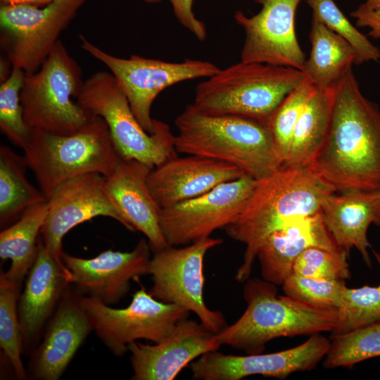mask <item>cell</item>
<instances>
[{
	"mask_svg": "<svg viewBox=\"0 0 380 380\" xmlns=\"http://www.w3.org/2000/svg\"><path fill=\"white\" fill-rule=\"evenodd\" d=\"M310 167L335 192L380 189V108L352 68L336 86L329 129Z\"/></svg>",
	"mask_w": 380,
	"mask_h": 380,
	"instance_id": "1",
	"label": "cell"
},
{
	"mask_svg": "<svg viewBox=\"0 0 380 380\" xmlns=\"http://www.w3.org/2000/svg\"><path fill=\"white\" fill-rule=\"evenodd\" d=\"M334 192L310 167L282 165L256 179L242 211L224 228L229 237L246 246L235 279H249L258 249L269 235L318 213L323 200Z\"/></svg>",
	"mask_w": 380,
	"mask_h": 380,
	"instance_id": "2",
	"label": "cell"
},
{
	"mask_svg": "<svg viewBox=\"0 0 380 380\" xmlns=\"http://www.w3.org/2000/svg\"><path fill=\"white\" fill-rule=\"evenodd\" d=\"M175 123L179 153L232 165L255 179L283 165L267 122L242 115L210 114L191 103Z\"/></svg>",
	"mask_w": 380,
	"mask_h": 380,
	"instance_id": "3",
	"label": "cell"
},
{
	"mask_svg": "<svg viewBox=\"0 0 380 380\" xmlns=\"http://www.w3.org/2000/svg\"><path fill=\"white\" fill-rule=\"evenodd\" d=\"M276 286L264 279L246 281L243 296L247 308L234 324L216 334L221 346L258 354L277 338L332 331L337 324L338 310L317 308L286 295L279 296Z\"/></svg>",
	"mask_w": 380,
	"mask_h": 380,
	"instance_id": "4",
	"label": "cell"
},
{
	"mask_svg": "<svg viewBox=\"0 0 380 380\" xmlns=\"http://www.w3.org/2000/svg\"><path fill=\"white\" fill-rule=\"evenodd\" d=\"M23 150L26 164L46 199L59 184L72 177L87 173L109 175L122 159L107 124L96 115L70 135L30 128Z\"/></svg>",
	"mask_w": 380,
	"mask_h": 380,
	"instance_id": "5",
	"label": "cell"
},
{
	"mask_svg": "<svg viewBox=\"0 0 380 380\" xmlns=\"http://www.w3.org/2000/svg\"><path fill=\"white\" fill-rule=\"evenodd\" d=\"M303 80L302 71L293 68L241 61L198 84L192 104L210 114L267 122L285 96Z\"/></svg>",
	"mask_w": 380,
	"mask_h": 380,
	"instance_id": "6",
	"label": "cell"
},
{
	"mask_svg": "<svg viewBox=\"0 0 380 380\" xmlns=\"http://www.w3.org/2000/svg\"><path fill=\"white\" fill-rule=\"evenodd\" d=\"M84 82L81 68L58 40L37 72L25 73L20 97L27 125L58 135L80 130L94 115L76 101Z\"/></svg>",
	"mask_w": 380,
	"mask_h": 380,
	"instance_id": "7",
	"label": "cell"
},
{
	"mask_svg": "<svg viewBox=\"0 0 380 380\" xmlns=\"http://www.w3.org/2000/svg\"><path fill=\"white\" fill-rule=\"evenodd\" d=\"M76 101L104 120L122 159L135 160L153 169L177 155L175 135L169 125L155 119L153 133L145 131L111 72L100 71L89 77Z\"/></svg>",
	"mask_w": 380,
	"mask_h": 380,
	"instance_id": "8",
	"label": "cell"
},
{
	"mask_svg": "<svg viewBox=\"0 0 380 380\" xmlns=\"http://www.w3.org/2000/svg\"><path fill=\"white\" fill-rule=\"evenodd\" d=\"M81 47L103 63L126 96L132 110L147 132H154L152 104L164 89L184 81L209 77L220 70L214 63L186 59L173 63L133 55L128 58L113 56L80 36Z\"/></svg>",
	"mask_w": 380,
	"mask_h": 380,
	"instance_id": "9",
	"label": "cell"
},
{
	"mask_svg": "<svg viewBox=\"0 0 380 380\" xmlns=\"http://www.w3.org/2000/svg\"><path fill=\"white\" fill-rule=\"evenodd\" d=\"M81 302L93 331L115 356L125 355L128 346L139 339L161 342L190 312L179 305L156 299L144 286L134 293L130 303L124 308H115L82 295Z\"/></svg>",
	"mask_w": 380,
	"mask_h": 380,
	"instance_id": "10",
	"label": "cell"
},
{
	"mask_svg": "<svg viewBox=\"0 0 380 380\" xmlns=\"http://www.w3.org/2000/svg\"><path fill=\"white\" fill-rule=\"evenodd\" d=\"M223 242L207 237L182 248L168 246L153 251L148 265L156 299L194 312L200 322L217 334L227 325L224 315L208 308L203 299V260L206 253Z\"/></svg>",
	"mask_w": 380,
	"mask_h": 380,
	"instance_id": "11",
	"label": "cell"
},
{
	"mask_svg": "<svg viewBox=\"0 0 380 380\" xmlns=\"http://www.w3.org/2000/svg\"><path fill=\"white\" fill-rule=\"evenodd\" d=\"M85 1L53 0L43 8L1 5V44L12 68L37 72Z\"/></svg>",
	"mask_w": 380,
	"mask_h": 380,
	"instance_id": "12",
	"label": "cell"
},
{
	"mask_svg": "<svg viewBox=\"0 0 380 380\" xmlns=\"http://www.w3.org/2000/svg\"><path fill=\"white\" fill-rule=\"evenodd\" d=\"M256 179L248 176L160 210V225L169 246L191 243L225 228L242 211Z\"/></svg>",
	"mask_w": 380,
	"mask_h": 380,
	"instance_id": "13",
	"label": "cell"
},
{
	"mask_svg": "<svg viewBox=\"0 0 380 380\" xmlns=\"http://www.w3.org/2000/svg\"><path fill=\"white\" fill-rule=\"evenodd\" d=\"M301 1L255 0L262 6L257 14L248 17L241 11H236L234 20L245 34L241 61L290 67L302 71L305 54L295 32L296 12Z\"/></svg>",
	"mask_w": 380,
	"mask_h": 380,
	"instance_id": "14",
	"label": "cell"
},
{
	"mask_svg": "<svg viewBox=\"0 0 380 380\" xmlns=\"http://www.w3.org/2000/svg\"><path fill=\"white\" fill-rule=\"evenodd\" d=\"M330 339L319 334L310 335L300 345L284 350L246 355L204 353L192 362V377L203 380H239L251 375L285 379L298 372L310 371L324 360Z\"/></svg>",
	"mask_w": 380,
	"mask_h": 380,
	"instance_id": "15",
	"label": "cell"
},
{
	"mask_svg": "<svg viewBox=\"0 0 380 380\" xmlns=\"http://www.w3.org/2000/svg\"><path fill=\"white\" fill-rule=\"evenodd\" d=\"M104 176L87 173L59 184L47 199L48 213L40 232L48 251L61 264L62 241L75 226L96 217H110L122 225V220L103 189Z\"/></svg>",
	"mask_w": 380,
	"mask_h": 380,
	"instance_id": "16",
	"label": "cell"
},
{
	"mask_svg": "<svg viewBox=\"0 0 380 380\" xmlns=\"http://www.w3.org/2000/svg\"><path fill=\"white\" fill-rule=\"evenodd\" d=\"M151 250L148 240L142 239L131 251L109 249L91 258L63 252V260L80 294L112 305L127 295L132 279L148 274Z\"/></svg>",
	"mask_w": 380,
	"mask_h": 380,
	"instance_id": "17",
	"label": "cell"
},
{
	"mask_svg": "<svg viewBox=\"0 0 380 380\" xmlns=\"http://www.w3.org/2000/svg\"><path fill=\"white\" fill-rule=\"evenodd\" d=\"M221 345L216 334L201 322L188 318L172 334L153 345L134 341L128 346L133 380H173L189 362Z\"/></svg>",
	"mask_w": 380,
	"mask_h": 380,
	"instance_id": "18",
	"label": "cell"
},
{
	"mask_svg": "<svg viewBox=\"0 0 380 380\" xmlns=\"http://www.w3.org/2000/svg\"><path fill=\"white\" fill-rule=\"evenodd\" d=\"M70 284L54 311L42 342L32 353L30 376L37 380H58L77 351L93 331L80 294Z\"/></svg>",
	"mask_w": 380,
	"mask_h": 380,
	"instance_id": "19",
	"label": "cell"
},
{
	"mask_svg": "<svg viewBox=\"0 0 380 380\" xmlns=\"http://www.w3.org/2000/svg\"><path fill=\"white\" fill-rule=\"evenodd\" d=\"M151 168L135 160L122 159L103 177V189L128 230L143 233L153 251L167 244L160 225V208L149 189Z\"/></svg>",
	"mask_w": 380,
	"mask_h": 380,
	"instance_id": "20",
	"label": "cell"
},
{
	"mask_svg": "<svg viewBox=\"0 0 380 380\" xmlns=\"http://www.w3.org/2000/svg\"><path fill=\"white\" fill-rule=\"evenodd\" d=\"M244 175L243 171L230 164L194 155H177L151 169L147 183L161 210Z\"/></svg>",
	"mask_w": 380,
	"mask_h": 380,
	"instance_id": "21",
	"label": "cell"
},
{
	"mask_svg": "<svg viewBox=\"0 0 380 380\" xmlns=\"http://www.w3.org/2000/svg\"><path fill=\"white\" fill-rule=\"evenodd\" d=\"M72 281L70 271L48 251L39 237L36 258L18 299L23 350L37 343L45 324Z\"/></svg>",
	"mask_w": 380,
	"mask_h": 380,
	"instance_id": "22",
	"label": "cell"
},
{
	"mask_svg": "<svg viewBox=\"0 0 380 380\" xmlns=\"http://www.w3.org/2000/svg\"><path fill=\"white\" fill-rule=\"evenodd\" d=\"M334 193L322 203L324 223L341 248L348 253L355 248L372 268L367 231L372 224L380 226V189Z\"/></svg>",
	"mask_w": 380,
	"mask_h": 380,
	"instance_id": "23",
	"label": "cell"
},
{
	"mask_svg": "<svg viewBox=\"0 0 380 380\" xmlns=\"http://www.w3.org/2000/svg\"><path fill=\"white\" fill-rule=\"evenodd\" d=\"M310 247L343 249L327 227L322 211L273 232L263 241L257 253L262 278L282 285L292 274L296 259Z\"/></svg>",
	"mask_w": 380,
	"mask_h": 380,
	"instance_id": "24",
	"label": "cell"
},
{
	"mask_svg": "<svg viewBox=\"0 0 380 380\" xmlns=\"http://www.w3.org/2000/svg\"><path fill=\"white\" fill-rule=\"evenodd\" d=\"M311 51L302 70L304 79L318 89L336 87L355 64L357 54L343 37L312 17Z\"/></svg>",
	"mask_w": 380,
	"mask_h": 380,
	"instance_id": "25",
	"label": "cell"
},
{
	"mask_svg": "<svg viewBox=\"0 0 380 380\" xmlns=\"http://www.w3.org/2000/svg\"><path fill=\"white\" fill-rule=\"evenodd\" d=\"M335 95L336 87L316 89L296 124L284 165L308 167L312 165L327 137Z\"/></svg>",
	"mask_w": 380,
	"mask_h": 380,
	"instance_id": "26",
	"label": "cell"
},
{
	"mask_svg": "<svg viewBox=\"0 0 380 380\" xmlns=\"http://www.w3.org/2000/svg\"><path fill=\"white\" fill-rule=\"evenodd\" d=\"M48 213L47 201L26 209L13 224L0 233V258L10 260L6 276L22 284L37 254L39 235Z\"/></svg>",
	"mask_w": 380,
	"mask_h": 380,
	"instance_id": "27",
	"label": "cell"
},
{
	"mask_svg": "<svg viewBox=\"0 0 380 380\" xmlns=\"http://www.w3.org/2000/svg\"><path fill=\"white\" fill-rule=\"evenodd\" d=\"M23 156L10 147L0 146V224L16 221L28 208L47 201L28 180Z\"/></svg>",
	"mask_w": 380,
	"mask_h": 380,
	"instance_id": "28",
	"label": "cell"
},
{
	"mask_svg": "<svg viewBox=\"0 0 380 380\" xmlns=\"http://www.w3.org/2000/svg\"><path fill=\"white\" fill-rule=\"evenodd\" d=\"M21 284L0 275V346L18 379L28 376L21 355L23 339L18 304Z\"/></svg>",
	"mask_w": 380,
	"mask_h": 380,
	"instance_id": "29",
	"label": "cell"
},
{
	"mask_svg": "<svg viewBox=\"0 0 380 380\" xmlns=\"http://www.w3.org/2000/svg\"><path fill=\"white\" fill-rule=\"evenodd\" d=\"M330 346L323 365L327 369L353 367L380 356V322L348 333L330 336Z\"/></svg>",
	"mask_w": 380,
	"mask_h": 380,
	"instance_id": "30",
	"label": "cell"
},
{
	"mask_svg": "<svg viewBox=\"0 0 380 380\" xmlns=\"http://www.w3.org/2000/svg\"><path fill=\"white\" fill-rule=\"evenodd\" d=\"M380 267V252L373 251ZM380 322V284L350 289L346 286L343 301L338 310L337 324L331 336Z\"/></svg>",
	"mask_w": 380,
	"mask_h": 380,
	"instance_id": "31",
	"label": "cell"
},
{
	"mask_svg": "<svg viewBox=\"0 0 380 380\" xmlns=\"http://www.w3.org/2000/svg\"><path fill=\"white\" fill-rule=\"evenodd\" d=\"M316 89L304 79L285 96L267 120L277 152L283 164L289 154L292 135L298 119Z\"/></svg>",
	"mask_w": 380,
	"mask_h": 380,
	"instance_id": "32",
	"label": "cell"
},
{
	"mask_svg": "<svg viewBox=\"0 0 380 380\" xmlns=\"http://www.w3.org/2000/svg\"><path fill=\"white\" fill-rule=\"evenodd\" d=\"M312 10V17L345 38L355 49V65L369 61H378L380 50L361 33L346 17L334 0H306Z\"/></svg>",
	"mask_w": 380,
	"mask_h": 380,
	"instance_id": "33",
	"label": "cell"
},
{
	"mask_svg": "<svg viewBox=\"0 0 380 380\" xmlns=\"http://www.w3.org/2000/svg\"><path fill=\"white\" fill-rule=\"evenodd\" d=\"M25 72L12 68L9 77L0 86V129L14 145L23 148L30 136V128L23 118L20 90Z\"/></svg>",
	"mask_w": 380,
	"mask_h": 380,
	"instance_id": "34",
	"label": "cell"
},
{
	"mask_svg": "<svg viewBox=\"0 0 380 380\" xmlns=\"http://www.w3.org/2000/svg\"><path fill=\"white\" fill-rule=\"evenodd\" d=\"M285 295L322 308L339 310L346 288L345 281L318 279L291 274L282 284Z\"/></svg>",
	"mask_w": 380,
	"mask_h": 380,
	"instance_id": "35",
	"label": "cell"
},
{
	"mask_svg": "<svg viewBox=\"0 0 380 380\" xmlns=\"http://www.w3.org/2000/svg\"><path fill=\"white\" fill-rule=\"evenodd\" d=\"M346 250L310 247L295 260L292 273L325 280L345 281L351 277Z\"/></svg>",
	"mask_w": 380,
	"mask_h": 380,
	"instance_id": "36",
	"label": "cell"
},
{
	"mask_svg": "<svg viewBox=\"0 0 380 380\" xmlns=\"http://www.w3.org/2000/svg\"><path fill=\"white\" fill-rule=\"evenodd\" d=\"M148 4L158 3L162 0H142ZM178 22L199 41L207 37L205 24L198 20L193 11L194 0H168Z\"/></svg>",
	"mask_w": 380,
	"mask_h": 380,
	"instance_id": "37",
	"label": "cell"
},
{
	"mask_svg": "<svg viewBox=\"0 0 380 380\" xmlns=\"http://www.w3.org/2000/svg\"><path fill=\"white\" fill-rule=\"evenodd\" d=\"M350 15L356 19V25L370 28L368 35L380 39V12L366 8L362 4Z\"/></svg>",
	"mask_w": 380,
	"mask_h": 380,
	"instance_id": "38",
	"label": "cell"
},
{
	"mask_svg": "<svg viewBox=\"0 0 380 380\" xmlns=\"http://www.w3.org/2000/svg\"><path fill=\"white\" fill-rule=\"evenodd\" d=\"M53 0H0L1 5H29L37 7L46 6Z\"/></svg>",
	"mask_w": 380,
	"mask_h": 380,
	"instance_id": "39",
	"label": "cell"
},
{
	"mask_svg": "<svg viewBox=\"0 0 380 380\" xmlns=\"http://www.w3.org/2000/svg\"><path fill=\"white\" fill-rule=\"evenodd\" d=\"M362 5L367 9L380 12V0H366Z\"/></svg>",
	"mask_w": 380,
	"mask_h": 380,
	"instance_id": "40",
	"label": "cell"
}]
</instances>
